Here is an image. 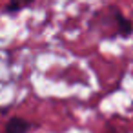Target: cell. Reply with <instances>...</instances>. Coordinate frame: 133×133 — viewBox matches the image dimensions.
Listing matches in <instances>:
<instances>
[{
    "label": "cell",
    "instance_id": "obj_1",
    "mask_svg": "<svg viewBox=\"0 0 133 133\" xmlns=\"http://www.w3.org/2000/svg\"><path fill=\"white\" fill-rule=\"evenodd\" d=\"M109 13V18H111V28H113V35L117 37H129L133 33V22L129 18H126L118 9L115 8H109L108 9Z\"/></svg>",
    "mask_w": 133,
    "mask_h": 133
},
{
    "label": "cell",
    "instance_id": "obj_2",
    "mask_svg": "<svg viewBox=\"0 0 133 133\" xmlns=\"http://www.w3.org/2000/svg\"><path fill=\"white\" fill-rule=\"evenodd\" d=\"M33 124L22 117H11L6 124V133H31L33 131Z\"/></svg>",
    "mask_w": 133,
    "mask_h": 133
},
{
    "label": "cell",
    "instance_id": "obj_3",
    "mask_svg": "<svg viewBox=\"0 0 133 133\" xmlns=\"http://www.w3.org/2000/svg\"><path fill=\"white\" fill-rule=\"evenodd\" d=\"M33 2L35 0H9V4L6 6V13H18L28 6H31Z\"/></svg>",
    "mask_w": 133,
    "mask_h": 133
},
{
    "label": "cell",
    "instance_id": "obj_4",
    "mask_svg": "<svg viewBox=\"0 0 133 133\" xmlns=\"http://www.w3.org/2000/svg\"><path fill=\"white\" fill-rule=\"evenodd\" d=\"M106 133H117V131H113V129H109V131H106Z\"/></svg>",
    "mask_w": 133,
    "mask_h": 133
}]
</instances>
